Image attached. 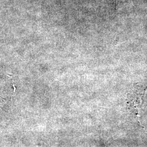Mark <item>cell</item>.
I'll return each mask as SVG.
<instances>
[{
  "mask_svg": "<svg viewBox=\"0 0 147 147\" xmlns=\"http://www.w3.org/2000/svg\"><path fill=\"white\" fill-rule=\"evenodd\" d=\"M147 88V86L146 87H144V85L137 86L127 96V104L129 109L137 116L139 115L140 111L143 104V98Z\"/></svg>",
  "mask_w": 147,
  "mask_h": 147,
  "instance_id": "6da1fadb",
  "label": "cell"
}]
</instances>
